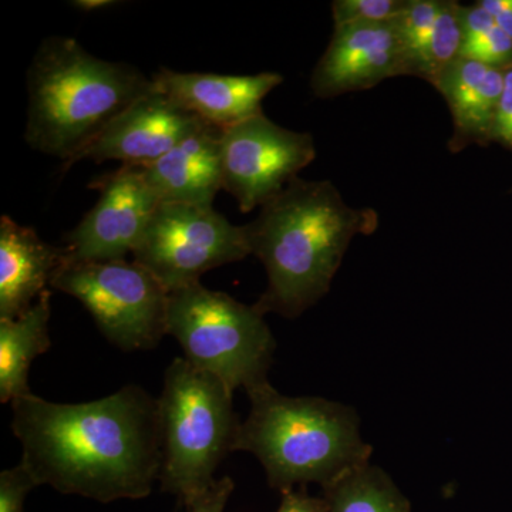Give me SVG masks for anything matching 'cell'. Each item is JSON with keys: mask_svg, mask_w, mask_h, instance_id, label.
I'll return each instance as SVG.
<instances>
[{"mask_svg": "<svg viewBox=\"0 0 512 512\" xmlns=\"http://www.w3.org/2000/svg\"><path fill=\"white\" fill-rule=\"evenodd\" d=\"M89 188L99 191V200L64 235L67 262L120 261L133 255L160 204L144 168L121 165L94 178Z\"/></svg>", "mask_w": 512, "mask_h": 512, "instance_id": "30bf717a", "label": "cell"}, {"mask_svg": "<svg viewBox=\"0 0 512 512\" xmlns=\"http://www.w3.org/2000/svg\"><path fill=\"white\" fill-rule=\"evenodd\" d=\"M460 57L505 70L512 66V39L495 25L480 35L464 37Z\"/></svg>", "mask_w": 512, "mask_h": 512, "instance_id": "7402d4cb", "label": "cell"}, {"mask_svg": "<svg viewBox=\"0 0 512 512\" xmlns=\"http://www.w3.org/2000/svg\"><path fill=\"white\" fill-rule=\"evenodd\" d=\"M50 289L82 303L101 335L123 352L156 349L167 336L168 291L137 262L66 261Z\"/></svg>", "mask_w": 512, "mask_h": 512, "instance_id": "52a82bcc", "label": "cell"}, {"mask_svg": "<svg viewBox=\"0 0 512 512\" xmlns=\"http://www.w3.org/2000/svg\"><path fill=\"white\" fill-rule=\"evenodd\" d=\"M37 487L28 467L19 461L0 473V512H23L26 497Z\"/></svg>", "mask_w": 512, "mask_h": 512, "instance_id": "603a6c76", "label": "cell"}, {"mask_svg": "<svg viewBox=\"0 0 512 512\" xmlns=\"http://www.w3.org/2000/svg\"><path fill=\"white\" fill-rule=\"evenodd\" d=\"M251 412L242 421L237 451L251 453L272 488L326 487L370 463L373 447L360 434L353 407L323 397H289L266 382L249 390Z\"/></svg>", "mask_w": 512, "mask_h": 512, "instance_id": "277c9868", "label": "cell"}, {"mask_svg": "<svg viewBox=\"0 0 512 512\" xmlns=\"http://www.w3.org/2000/svg\"><path fill=\"white\" fill-rule=\"evenodd\" d=\"M20 461L39 485L99 503L141 500L160 481V406L138 384L87 403L36 394L12 403Z\"/></svg>", "mask_w": 512, "mask_h": 512, "instance_id": "6da1fadb", "label": "cell"}, {"mask_svg": "<svg viewBox=\"0 0 512 512\" xmlns=\"http://www.w3.org/2000/svg\"><path fill=\"white\" fill-rule=\"evenodd\" d=\"M167 336L188 363L218 377L231 392L269 382L276 340L254 305L195 282L168 293Z\"/></svg>", "mask_w": 512, "mask_h": 512, "instance_id": "8992f818", "label": "cell"}, {"mask_svg": "<svg viewBox=\"0 0 512 512\" xmlns=\"http://www.w3.org/2000/svg\"><path fill=\"white\" fill-rule=\"evenodd\" d=\"M441 5L443 0H409V6L403 15L399 16L400 33L409 59L410 76H413L417 59L429 42Z\"/></svg>", "mask_w": 512, "mask_h": 512, "instance_id": "ffe728a7", "label": "cell"}, {"mask_svg": "<svg viewBox=\"0 0 512 512\" xmlns=\"http://www.w3.org/2000/svg\"><path fill=\"white\" fill-rule=\"evenodd\" d=\"M234 490L232 478H217L200 498L187 505V512H224Z\"/></svg>", "mask_w": 512, "mask_h": 512, "instance_id": "d4e9b609", "label": "cell"}, {"mask_svg": "<svg viewBox=\"0 0 512 512\" xmlns=\"http://www.w3.org/2000/svg\"><path fill=\"white\" fill-rule=\"evenodd\" d=\"M154 86L212 127L229 128L262 113V100L284 82L282 74L251 76L183 73L161 67Z\"/></svg>", "mask_w": 512, "mask_h": 512, "instance_id": "4fadbf2b", "label": "cell"}, {"mask_svg": "<svg viewBox=\"0 0 512 512\" xmlns=\"http://www.w3.org/2000/svg\"><path fill=\"white\" fill-rule=\"evenodd\" d=\"M154 87L153 77L137 67L90 55L72 37H47L28 70L26 143L67 170Z\"/></svg>", "mask_w": 512, "mask_h": 512, "instance_id": "3957f363", "label": "cell"}, {"mask_svg": "<svg viewBox=\"0 0 512 512\" xmlns=\"http://www.w3.org/2000/svg\"><path fill=\"white\" fill-rule=\"evenodd\" d=\"M328 512H412L392 478L372 463L348 471L323 487Z\"/></svg>", "mask_w": 512, "mask_h": 512, "instance_id": "ac0fdd59", "label": "cell"}, {"mask_svg": "<svg viewBox=\"0 0 512 512\" xmlns=\"http://www.w3.org/2000/svg\"><path fill=\"white\" fill-rule=\"evenodd\" d=\"M315 157L311 134L288 130L258 114L222 133V190L247 214L278 197Z\"/></svg>", "mask_w": 512, "mask_h": 512, "instance_id": "9c48e42d", "label": "cell"}, {"mask_svg": "<svg viewBox=\"0 0 512 512\" xmlns=\"http://www.w3.org/2000/svg\"><path fill=\"white\" fill-rule=\"evenodd\" d=\"M396 76H410L399 18L346 23L335 26L328 49L313 69L311 87L319 99H332Z\"/></svg>", "mask_w": 512, "mask_h": 512, "instance_id": "8fae6325", "label": "cell"}, {"mask_svg": "<svg viewBox=\"0 0 512 512\" xmlns=\"http://www.w3.org/2000/svg\"><path fill=\"white\" fill-rule=\"evenodd\" d=\"M249 255L245 225L231 224L214 207L160 202L133 261L170 293L200 282L205 272Z\"/></svg>", "mask_w": 512, "mask_h": 512, "instance_id": "ba28073f", "label": "cell"}, {"mask_svg": "<svg viewBox=\"0 0 512 512\" xmlns=\"http://www.w3.org/2000/svg\"><path fill=\"white\" fill-rule=\"evenodd\" d=\"M478 5L483 6L493 16L495 25L512 39V0H481Z\"/></svg>", "mask_w": 512, "mask_h": 512, "instance_id": "4316f807", "label": "cell"}, {"mask_svg": "<svg viewBox=\"0 0 512 512\" xmlns=\"http://www.w3.org/2000/svg\"><path fill=\"white\" fill-rule=\"evenodd\" d=\"M67 261V249L47 244L35 229L22 227L8 215L0 220V320L29 311L57 269Z\"/></svg>", "mask_w": 512, "mask_h": 512, "instance_id": "5bb4252c", "label": "cell"}, {"mask_svg": "<svg viewBox=\"0 0 512 512\" xmlns=\"http://www.w3.org/2000/svg\"><path fill=\"white\" fill-rule=\"evenodd\" d=\"M278 512H328L323 497H311L305 491H286Z\"/></svg>", "mask_w": 512, "mask_h": 512, "instance_id": "484cf974", "label": "cell"}, {"mask_svg": "<svg viewBox=\"0 0 512 512\" xmlns=\"http://www.w3.org/2000/svg\"><path fill=\"white\" fill-rule=\"evenodd\" d=\"M409 0H335L332 15L335 26L359 22H387L399 18Z\"/></svg>", "mask_w": 512, "mask_h": 512, "instance_id": "44dd1931", "label": "cell"}, {"mask_svg": "<svg viewBox=\"0 0 512 512\" xmlns=\"http://www.w3.org/2000/svg\"><path fill=\"white\" fill-rule=\"evenodd\" d=\"M52 289H46L28 312L0 320V402L12 404L32 394L29 372L37 357L52 348L49 322Z\"/></svg>", "mask_w": 512, "mask_h": 512, "instance_id": "e0dca14e", "label": "cell"}, {"mask_svg": "<svg viewBox=\"0 0 512 512\" xmlns=\"http://www.w3.org/2000/svg\"><path fill=\"white\" fill-rule=\"evenodd\" d=\"M73 5L74 8L84 10V12H93V10L109 8L111 5H117V2H111V0H77Z\"/></svg>", "mask_w": 512, "mask_h": 512, "instance_id": "83f0119b", "label": "cell"}, {"mask_svg": "<svg viewBox=\"0 0 512 512\" xmlns=\"http://www.w3.org/2000/svg\"><path fill=\"white\" fill-rule=\"evenodd\" d=\"M204 126L208 124L200 117L154 87L123 111L76 163L116 160L123 165L148 167Z\"/></svg>", "mask_w": 512, "mask_h": 512, "instance_id": "7c38bea8", "label": "cell"}, {"mask_svg": "<svg viewBox=\"0 0 512 512\" xmlns=\"http://www.w3.org/2000/svg\"><path fill=\"white\" fill-rule=\"evenodd\" d=\"M503 83V69L461 57L433 83L453 117V137L448 144L453 153L470 144L491 143Z\"/></svg>", "mask_w": 512, "mask_h": 512, "instance_id": "2e32d148", "label": "cell"}, {"mask_svg": "<svg viewBox=\"0 0 512 512\" xmlns=\"http://www.w3.org/2000/svg\"><path fill=\"white\" fill-rule=\"evenodd\" d=\"M377 227L375 210L349 207L330 181L296 177L245 225L251 255L268 276L255 308L299 318L329 292L352 239Z\"/></svg>", "mask_w": 512, "mask_h": 512, "instance_id": "7a4b0ae2", "label": "cell"}, {"mask_svg": "<svg viewBox=\"0 0 512 512\" xmlns=\"http://www.w3.org/2000/svg\"><path fill=\"white\" fill-rule=\"evenodd\" d=\"M463 39L460 3L443 0L429 42L414 66L413 76L421 77L433 86L440 74L460 59Z\"/></svg>", "mask_w": 512, "mask_h": 512, "instance_id": "d6986e66", "label": "cell"}, {"mask_svg": "<svg viewBox=\"0 0 512 512\" xmlns=\"http://www.w3.org/2000/svg\"><path fill=\"white\" fill-rule=\"evenodd\" d=\"M222 133V128L204 126L156 163L143 167L160 202L212 207L222 188Z\"/></svg>", "mask_w": 512, "mask_h": 512, "instance_id": "9a60e30c", "label": "cell"}, {"mask_svg": "<svg viewBox=\"0 0 512 512\" xmlns=\"http://www.w3.org/2000/svg\"><path fill=\"white\" fill-rule=\"evenodd\" d=\"M491 141L512 151V66L504 70L503 92L498 103Z\"/></svg>", "mask_w": 512, "mask_h": 512, "instance_id": "cb8c5ba5", "label": "cell"}, {"mask_svg": "<svg viewBox=\"0 0 512 512\" xmlns=\"http://www.w3.org/2000/svg\"><path fill=\"white\" fill-rule=\"evenodd\" d=\"M160 406L163 461L161 490L187 507L215 483V471L237 451L242 421L234 392L184 357H175L164 372Z\"/></svg>", "mask_w": 512, "mask_h": 512, "instance_id": "5b68a950", "label": "cell"}]
</instances>
